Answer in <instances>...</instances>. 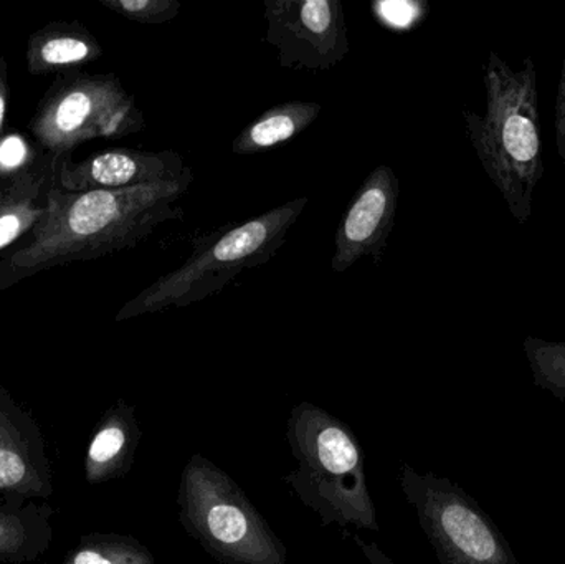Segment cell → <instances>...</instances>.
I'll return each mask as SVG.
<instances>
[{
	"mask_svg": "<svg viewBox=\"0 0 565 564\" xmlns=\"http://www.w3.org/2000/svg\"><path fill=\"white\" fill-rule=\"evenodd\" d=\"M192 182L194 171L122 191L66 192L55 185L39 227L0 258V291L40 272L135 248L166 222L182 219L181 199Z\"/></svg>",
	"mask_w": 565,
	"mask_h": 564,
	"instance_id": "cell-1",
	"label": "cell"
},
{
	"mask_svg": "<svg viewBox=\"0 0 565 564\" xmlns=\"http://www.w3.org/2000/svg\"><path fill=\"white\" fill-rule=\"evenodd\" d=\"M487 113L465 109L468 136L488 178L524 224L533 212V194L544 175L536 66L531 58L514 70L498 53L484 66Z\"/></svg>",
	"mask_w": 565,
	"mask_h": 564,
	"instance_id": "cell-2",
	"label": "cell"
},
{
	"mask_svg": "<svg viewBox=\"0 0 565 564\" xmlns=\"http://www.w3.org/2000/svg\"><path fill=\"white\" fill-rule=\"evenodd\" d=\"M308 201L291 199L241 224H227L192 238L188 260L122 305L115 320L119 323L169 308L189 307L221 294L238 275L268 264L278 254Z\"/></svg>",
	"mask_w": 565,
	"mask_h": 564,
	"instance_id": "cell-3",
	"label": "cell"
},
{
	"mask_svg": "<svg viewBox=\"0 0 565 564\" xmlns=\"http://www.w3.org/2000/svg\"><path fill=\"white\" fill-rule=\"evenodd\" d=\"M286 439L298 469L282 477L322 525L379 532L365 456L348 424L312 403L292 407Z\"/></svg>",
	"mask_w": 565,
	"mask_h": 564,
	"instance_id": "cell-4",
	"label": "cell"
},
{
	"mask_svg": "<svg viewBox=\"0 0 565 564\" xmlns=\"http://www.w3.org/2000/svg\"><path fill=\"white\" fill-rule=\"evenodd\" d=\"M179 522L222 564H286V546L247 493L221 467L194 454L182 470Z\"/></svg>",
	"mask_w": 565,
	"mask_h": 564,
	"instance_id": "cell-5",
	"label": "cell"
},
{
	"mask_svg": "<svg viewBox=\"0 0 565 564\" xmlns=\"http://www.w3.org/2000/svg\"><path fill=\"white\" fill-rule=\"evenodd\" d=\"M135 95L113 73L66 72L40 99L29 135L50 155H72L92 139H121L145 129Z\"/></svg>",
	"mask_w": 565,
	"mask_h": 564,
	"instance_id": "cell-6",
	"label": "cell"
},
{
	"mask_svg": "<svg viewBox=\"0 0 565 564\" xmlns=\"http://www.w3.org/2000/svg\"><path fill=\"white\" fill-rule=\"evenodd\" d=\"M401 487L440 564H521L491 517L458 483L402 464Z\"/></svg>",
	"mask_w": 565,
	"mask_h": 564,
	"instance_id": "cell-7",
	"label": "cell"
},
{
	"mask_svg": "<svg viewBox=\"0 0 565 564\" xmlns=\"http://www.w3.org/2000/svg\"><path fill=\"white\" fill-rule=\"evenodd\" d=\"M267 35L282 68H334L349 53L348 25L339 0H265Z\"/></svg>",
	"mask_w": 565,
	"mask_h": 564,
	"instance_id": "cell-8",
	"label": "cell"
},
{
	"mask_svg": "<svg viewBox=\"0 0 565 564\" xmlns=\"http://www.w3.org/2000/svg\"><path fill=\"white\" fill-rule=\"evenodd\" d=\"M192 169L175 151L115 148L95 152L82 161L60 158L56 185L66 192L122 191L178 181Z\"/></svg>",
	"mask_w": 565,
	"mask_h": 564,
	"instance_id": "cell-9",
	"label": "cell"
},
{
	"mask_svg": "<svg viewBox=\"0 0 565 564\" xmlns=\"http://www.w3.org/2000/svg\"><path fill=\"white\" fill-rule=\"evenodd\" d=\"M398 194L397 175L388 166H377L365 178L335 232L332 270L342 274L364 257L381 262L394 228Z\"/></svg>",
	"mask_w": 565,
	"mask_h": 564,
	"instance_id": "cell-10",
	"label": "cell"
},
{
	"mask_svg": "<svg viewBox=\"0 0 565 564\" xmlns=\"http://www.w3.org/2000/svg\"><path fill=\"white\" fill-rule=\"evenodd\" d=\"M52 464L35 417L0 384V496L49 499Z\"/></svg>",
	"mask_w": 565,
	"mask_h": 564,
	"instance_id": "cell-11",
	"label": "cell"
},
{
	"mask_svg": "<svg viewBox=\"0 0 565 564\" xmlns=\"http://www.w3.org/2000/svg\"><path fill=\"white\" fill-rule=\"evenodd\" d=\"M60 158L45 152L25 174L0 182V258L45 219Z\"/></svg>",
	"mask_w": 565,
	"mask_h": 564,
	"instance_id": "cell-12",
	"label": "cell"
},
{
	"mask_svg": "<svg viewBox=\"0 0 565 564\" xmlns=\"http://www.w3.org/2000/svg\"><path fill=\"white\" fill-rule=\"evenodd\" d=\"M142 430L136 409L125 401L113 404L95 427L85 457V479L89 486L121 479L131 470Z\"/></svg>",
	"mask_w": 565,
	"mask_h": 564,
	"instance_id": "cell-13",
	"label": "cell"
},
{
	"mask_svg": "<svg viewBox=\"0 0 565 564\" xmlns=\"http://www.w3.org/2000/svg\"><path fill=\"white\" fill-rule=\"evenodd\" d=\"M103 55L102 43L78 20H55L29 36L25 65L32 75L75 72Z\"/></svg>",
	"mask_w": 565,
	"mask_h": 564,
	"instance_id": "cell-14",
	"label": "cell"
},
{
	"mask_svg": "<svg viewBox=\"0 0 565 564\" xmlns=\"http://www.w3.org/2000/svg\"><path fill=\"white\" fill-rule=\"evenodd\" d=\"M55 510L25 497L0 496V564H30L53 542Z\"/></svg>",
	"mask_w": 565,
	"mask_h": 564,
	"instance_id": "cell-15",
	"label": "cell"
},
{
	"mask_svg": "<svg viewBox=\"0 0 565 564\" xmlns=\"http://www.w3.org/2000/svg\"><path fill=\"white\" fill-rule=\"evenodd\" d=\"M321 109L319 103L311 102H288L274 106L238 132L232 141V152L238 156L260 155L285 145L309 128Z\"/></svg>",
	"mask_w": 565,
	"mask_h": 564,
	"instance_id": "cell-16",
	"label": "cell"
},
{
	"mask_svg": "<svg viewBox=\"0 0 565 564\" xmlns=\"http://www.w3.org/2000/svg\"><path fill=\"white\" fill-rule=\"evenodd\" d=\"M148 546L129 535L88 533L60 564H154Z\"/></svg>",
	"mask_w": 565,
	"mask_h": 564,
	"instance_id": "cell-17",
	"label": "cell"
},
{
	"mask_svg": "<svg viewBox=\"0 0 565 564\" xmlns=\"http://www.w3.org/2000/svg\"><path fill=\"white\" fill-rule=\"evenodd\" d=\"M534 386L565 403V341L530 337L523 343Z\"/></svg>",
	"mask_w": 565,
	"mask_h": 564,
	"instance_id": "cell-18",
	"label": "cell"
},
{
	"mask_svg": "<svg viewBox=\"0 0 565 564\" xmlns=\"http://www.w3.org/2000/svg\"><path fill=\"white\" fill-rule=\"evenodd\" d=\"M45 151L19 129H6L0 136V182L19 178L39 164Z\"/></svg>",
	"mask_w": 565,
	"mask_h": 564,
	"instance_id": "cell-19",
	"label": "cell"
},
{
	"mask_svg": "<svg viewBox=\"0 0 565 564\" xmlns=\"http://www.w3.org/2000/svg\"><path fill=\"white\" fill-rule=\"evenodd\" d=\"M103 7L142 25H162L181 12L178 0H99Z\"/></svg>",
	"mask_w": 565,
	"mask_h": 564,
	"instance_id": "cell-20",
	"label": "cell"
},
{
	"mask_svg": "<svg viewBox=\"0 0 565 564\" xmlns=\"http://www.w3.org/2000/svg\"><path fill=\"white\" fill-rule=\"evenodd\" d=\"M381 9H385V12H381L379 15L384 17L385 22L395 26V29L414 25L424 15V12H422L424 6H420V3H382Z\"/></svg>",
	"mask_w": 565,
	"mask_h": 564,
	"instance_id": "cell-21",
	"label": "cell"
},
{
	"mask_svg": "<svg viewBox=\"0 0 565 564\" xmlns=\"http://www.w3.org/2000/svg\"><path fill=\"white\" fill-rule=\"evenodd\" d=\"M554 129H556L557 152H559L561 159L565 162V53L563 72H561L559 88H557Z\"/></svg>",
	"mask_w": 565,
	"mask_h": 564,
	"instance_id": "cell-22",
	"label": "cell"
},
{
	"mask_svg": "<svg viewBox=\"0 0 565 564\" xmlns=\"http://www.w3.org/2000/svg\"><path fill=\"white\" fill-rule=\"evenodd\" d=\"M10 105V85H9V65L6 58L0 56V136L6 132L7 115H9Z\"/></svg>",
	"mask_w": 565,
	"mask_h": 564,
	"instance_id": "cell-23",
	"label": "cell"
},
{
	"mask_svg": "<svg viewBox=\"0 0 565 564\" xmlns=\"http://www.w3.org/2000/svg\"><path fill=\"white\" fill-rule=\"evenodd\" d=\"M384 564H394V563H392V562H387V563H384Z\"/></svg>",
	"mask_w": 565,
	"mask_h": 564,
	"instance_id": "cell-24",
	"label": "cell"
}]
</instances>
